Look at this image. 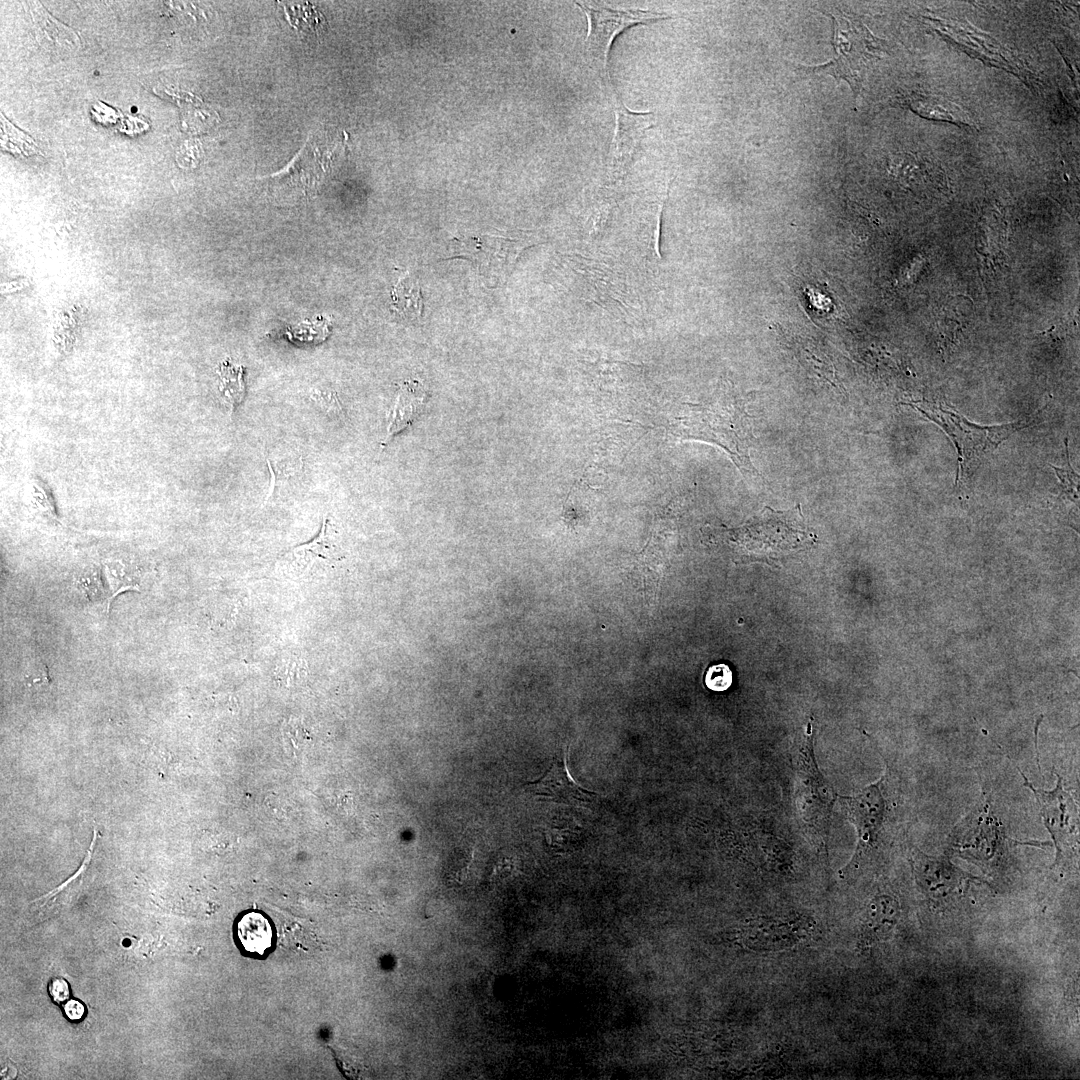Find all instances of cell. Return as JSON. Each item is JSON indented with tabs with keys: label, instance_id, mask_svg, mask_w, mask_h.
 <instances>
[{
	"label": "cell",
	"instance_id": "ffe728a7",
	"mask_svg": "<svg viewBox=\"0 0 1080 1080\" xmlns=\"http://www.w3.org/2000/svg\"><path fill=\"white\" fill-rule=\"evenodd\" d=\"M392 306L401 316L415 319L423 313V298L419 283L408 273L398 279L392 293Z\"/></svg>",
	"mask_w": 1080,
	"mask_h": 1080
},
{
	"label": "cell",
	"instance_id": "3957f363",
	"mask_svg": "<svg viewBox=\"0 0 1080 1080\" xmlns=\"http://www.w3.org/2000/svg\"><path fill=\"white\" fill-rule=\"evenodd\" d=\"M829 15L833 23L834 58L818 66H799L798 70L843 79L857 96L869 65L885 51V42L875 37L857 17L840 11Z\"/></svg>",
	"mask_w": 1080,
	"mask_h": 1080
},
{
	"label": "cell",
	"instance_id": "8992f818",
	"mask_svg": "<svg viewBox=\"0 0 1080 1080\" xmlns=\"http://www.w3.org/2000/svg\"><path fill=\"white\" fill-rule=\"evenodd\" d=\"M585 13L588 33L585 40V57L589 65L600 75L604 83L613 87L609 54L614 39L627 28L648 24L672 17V15L642 9H612L591 2H576Z\"/></svg>",
	"mask_w": 1080,
	"mask_h": 1080
},
{
	"label": "cell",
	"instance_id": "2e32d148",
	"mask_svg": "<svg viewBox=\"0 0 1080 1080\" xmlns=\"http://www.w3.org/2000/svg\"><path fill=\"white\" fill-rule=\"evenodd\" d=\"M525 786L535 795L573 805L590 801L596 794L572 779L566 766V755L562 759H556L540 779L528 782Z\"/></svg>",
	"mask_w": 1080,
	"mask_h": 1080
},
{
	"label": "cell",
	"instance_id": "4fadbf2b",
	"mask_svg": "<svg viewBox=\"0 0 1080 1080\" xmlns=\"http://www.w3.org/2000/svg\"><path fill=\"white\" fill-rule=\"evenodd\" d=\"M320 166L317 154L307 143L283 170L269 177V187L278 198H308L318 186Z\"/></svg>",
	"mask_w": 1080,
	"mask_h": 1080
},
{
	"label": "cell",
	"instance_id": "277c9868",
	"mask_svg": "<svg viewBox=\"0 0 1080 1080\" xmlns=\"http://www.w3.org/2000/svg\"><path fill=\"white\" fill-rule=\"evenodd\" d=\"M800 510L777 511L765 507L744 526L734 530L735 541L744 555L763 559H776L811 541V535L803 529Z\"/></svg>",
	"mask_w": 1080,
	"mask_h": 1080
},
{
	"label": "cell",
	"instance_id": "d4e9b609",
	"mask_svg": "<svg viewBox=\"0 0 1080 1080\" xmlns=\"http://www.w3.org/2000/svg\"><path fill=\"white\" fill-rule=\"evenodd\" d=\"M48 991L56 1003L65 1002L70 996V989L68 983L62 978H54L50 981Z\"/></svg>",
	"mask_w": 1080,
	"mask_h": 1080
},
{
	"label": "cell",
	"instance_id": "44dd1931",
	"mask_svg": "<svg viewBox=\"0 0 1080 1080\" xmlns=\"http://www.w3.org/2000/svg\"><path fill=\"white\" fill-rule=\"evenodd\" d=\"M220 391L231 408L237 406L245 396L244 368L231 362L220 368Z\"/></svg>",
	"mask_w": 1080,
	"mask_h": 1080
},
{
	"label": "cell",
	"instance_id": "5bb4252c",
	"mask_svg": "<svg viewBox=\"0 0 1080 1080\" xmlns=\"http://www.w3.org/2000/svg\"><path fill=\"white\" fill-rule=\"evenodd\" d=\"M233 934L237 947L247 957L265 958L274 949L273 923L263 912L241 913L234 922Z\"/></svg>",
	"mask_w": 1080,
	"mask_h": 1080
},
{
	"label": "cell",
	"instance_id": "6da1fadb",
	"mask_svg": "<svg viewBox=\"0 0 1080 1080\" xmlns=\"http://www.w3.org/2000/svg\"><path fill=\"white\" fill-rule=\"evenodd\" d=\"M909 405L940 426L954 443L958 455L956 484L967 481L1002 442L1034 422L1031 416L1007 424L982 426L942 404L924 400Z\"/></svg>",
	"mask_w": 1080,
	"mask_h": 1080
},
{
	"label": "cell",
	"instance_id": "9c48e42d",
	"mask_svg": "<svg viewBox=\"0 0 1080 1080\" xmlns=\"http://www.w3.org/2000/svg\"><path fill=\"white\" fill-rule=\"evenodd\" d=\"M615 113V132L610 145L608 170L612 180L623 179L638 157L648 130L657 123L651 111L635 112L627 108L616 93L609 90Z\"/></svg>",
	"mask_w": 1080,
	"mask_h": 1080
},
{
	"label": "cell",
	"instance_id": "8fae6325",
	"mask_svg": "<svg viewBox=\"0 0 1080 1080\" xmlns=\"http://www.w3.org/2000/svg\"><path fill=\"white\" fill-rule=\"evenodd\" d=\"M529 233L515 237L480 236L463 241L461 256L470 258L482 274H508L521 251L534 243Z\"/></svg>",
	"mask_w": 1080,
	"mask_h": 1080
},
{
	"label": "cell",
	"instance_id": "5b68a950",
	"mask_svg": "<svg viewBox=\"0 0 1080 1080\" xmlns=\"http://www.w3.org/2000/svg\"><path fill=\"white\" fill-rule=\"evenodd\" d=\"M886 775L852 796H838L846 819L857 832V846L851 861L840 871L842 878L858 873L880 845L889 816V802L884 794Z\"/></svg>",
	"mask_w": 1080,
	"mask_h": 1080
},
{
	"label": "cell",
	"instance_id": "ba28073f",
	"mask_svg": "<svg viewBox=\"0 0 1080 1080\" xmlns=\"http://www.w3.org/2000/svg\"><path fill=\"white\" fill-rule=\"evenodd\" d=\"M1011 842L990 803L984 802L954 828L950 848L955 855L991 871L1003 862Z\"/></svg>",
	"mask_w": 1080,
	"mask_h": 1080
},
{
	"label": "cell",
	"instance_id": "484cf974",
	"mask_svg": "<svg viewBox=\"0 0 1080 1080\" xmlns=\"http://www.w3.org/2000/svg\"><path fill=\"white\" fill-rule=\"evenodd\" d=\"M63 1009H64L65 1016L68 1019H70L71 1021H78L85 1014L84 1005L80 1001L75 1000V999H71V1000L66 1001L64 1006H63Z\"/></svg>",
	"mask_w": 1080,
	"mask_h": 1080
},
{
	"label": "cell",
	"instance_id": "9a60e30c",
	"mask_svg": "<svg viewBox=\"0 0 1080 1080\" xmlns=\"http://www.w3.org/2000/svg\"><path fill=\"white\" fill-rule=\"evenodd\" d=\"M900 916L898 900L887 894L874 896L866 905L860 921L859 946L867 948L888 938Z\"/></svg>",
	"mask_w": 1080,
	"mask_h": 1080
},
{
	"label": "cell",
	"instance_id": "603a6c76",
	"mask_svg": "<svg viewBox=\"0 0 1080 1080\" xmlns=\"http://www.w3.org/2000/svg\"><path fill=\"white\" fill-rule=\"evenodd\" d=\"M706 686L713 691H724L732 684V672L726 664L709 667L705 675Z\"/></svg>",
	"mask_w": 1080,
	"mask_h": 1080
},
{
	"label": "cell",
	"instance_id": "d6986e66",
	"mask_svg": "<svg viewBox=\"0 0 1080 1080\" xmlns=\"http://www.w3.org/2000/svg\"><path fill=\"white\" fill-rule=\"evenodd\" d=\"M425 401V392L418 382H406L401 386L396 401L388 414L385 442L411 424Z\"/></svg>",
	"mask_w": 1080,
	"mask_h": 1080
},
{
	"label": "cell",
	"instance_id": "7402d4cb",
	"mask_svg": "<svg viewBox=\"0 0 1080 1080\" xmlns=\"http://www.w3.org/2000/svg\"><path fill=\"white\" fill-rule=\"evenodd\" d=\"M105 574L110 586V599H112L120 592L124 590H138V574L127 567L125 564L118 562L106 563Z\"/></svg>",
	"mask_w": 1080,
	"mask_h": 1080
},
{
	"label": "cell",
	"instance_id": "ac0fdd59",
	"mask_svg": "<svg viewBox=\"0 0 1080 1080\" xmlns=\"http://www.w3.org/2000/svg\"><path fill=\"white\" fill-rule=\"evenodd\" d=\"M904 102L915 114L929 120L949 122L959 126L975 125L973 118L966 110L941 96L912 94L906 97Z\"/></svg>",
	"mask_w": 1080,
	"mask_h": 1080
},
{
	"label": "cell",
	"instance_id": "cb8c5ba5",
	"mask_svg": "<svg viewBox=\"0 0 1080 1080\" xmlns=\"http://www.w3.org/2000/svg\"><path fill=\"white\" fill-rule=\"evenodd\" d=\"M1067 460H1068V462H1067L1065 467L1052 466V468L1055 470V473H1056V475H1057V477H1058V479L1060 481V484H1061L1063 490L1068 494V496L1072 500L1078 501V498H1079V476L1072 469V467L1070 465V462H1069V456H1067Z\"/></svg>",
	"mask_w": 1080,
	"mask_h": 1080
},
{
	"label": "cell",
	"instance_id": "7c38bea8",
	"mask_svg": "<svg viewBox=\"0 0 1080 1080\" xmlns=\"http://www.w3.org/2000/svg\"><path fill=\"white\" fill-rule=\"evenodd\" d=\"M915 879L924 895L936 904H947L960 895L968 876L942 856L913 853Z\"/></svg>",
	"mask_w": 1080,
	"mask_h": 1080
},
{
	"label": "cell",
	"instance_id": "7a4b0ae2",
	"mask_svg": "<svg viewBox=\"0 0 1080 1080\" xmlns=\"http://www.w3.org/2000/svg\"><path fill=\"white\" fill-rule=\"evenodd\" d=\"M683 420L686 436L720 445L742 472L761 476L750 460L754 434L743 402L726 397L714 404L695 405Z\"/></svg>",
	"mask_w": 1080,
	"mask_h": 1080
},
{
	"label": "cell",
	"instance_id": "e0dca14e",
	"mask_svg": "<svg viewBox=\"0 0 1080 1080\" xmlns=\"http://www.w3.org/2000/svg\"><path fill=\"white\" fill-rule=\"evenodd\" d=\"M37 40L47 49L73 51L79 46L77 34L51 16L38 2H30Z\"/></svg>",
	"mask_w": 1080,
	"mask_h": 1080
},
{
	"label": "cell",
	"instance_id": "52a82bcc",
	"mask_svg": "<svg viewBox=\"0 0 1080 1080\" xmlns=\"http://www.w3.org/2000/svg\"><path fill=\"white\" fill-rule=\"evenodd\" d=\"M794 803L802 824L823 840L828 835L830 813L837 794L820 773L813 752L812 719L798 749Z\"/></svg>",
	"mask_w": 1080,
	"mask_h": 1080
},
{
	"label": "cell",
	"instance_id": "30bf717a",
	"mask_svg": "<svg viewBox=\"0 0 1080 1080\" xmlns=\"http://www.w3.org/2000/svg\"><path fill=\"white\" fill-rule=\"evenodd\" d=\"M1024 785L1031 790L1039 807L1043 823L1057 851V860L1062 854L1063 848L1078 845L1079 837V810L1073 797L1062 784V778L1057 774V783L1052 790L1036 788L1021 772Z\"/></svg>",
	"mask_w": 1080,
	"mask_h": 1080
}]
</instances>
